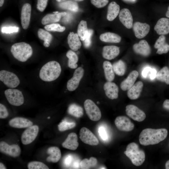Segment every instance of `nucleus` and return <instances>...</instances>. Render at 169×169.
<instances>
[{
  "label": "nucleus",
  "instance_id": "obj_1",
  "mask_svg": "<svg viewBox=\"0 0 169 169\" xmlns=\"http://www.w3.org/2000/svg\"><path fill=\"white\" fill-rule=\"evenodd\" d=\"M167 134V130L165 128H146L139 135V142L144 146L157 144L165 139Z\"/></svg>",
  "mask_w": 169,
  "mask_h": 169
},
{
  "label": "nucleus",
  "instance_id": "obj_2",
  "mask_svg": "<svg viewBox=\"0 0 169 169\" xmlns=\"http://www.w3.org/2000/svg\"><path fill=\"white\" fill-rule=\"evenodd\" d=\"M61 71V67L59 63L55 61H50L41 68L39 71V76L44 81L50 82L57 79Z\"/></svg>",
  "mask_w": 169,
  "mask_h": 169
},
{
  "label": "nucleus",
  "instance_id": "obj_3",
  "mask_svg": "<svg viewBox=\"0 0 169 169\" xmlns=\"http://www.w3.org/2000/svg\"><path fill=\"white\" fill-rule=\"evenodd\" d=\"M11 52L15 58L22 62L26 61L33 54L31 46L23 42L13 45L11 48Z\"/></svg>",
  "mask_w": 169,
  "mask_h": 169
},
{
  "label": "nucleus",
  "instance_id": "obj_4",
  "mask_svg": "<svg viewBox=\"0 0 169 169\" xmlns=\"http://www.w3.org/2000/svg\"><path fill=\"white\" fill-rule=\"evenodd\" d=\"M124 153L131 160L133 164L136 166L141 165L145 160L144 152L140 149L138 145L135 142L131 143L127 146Z\"/></svg>",
  "mask_w": 169,
  "mask_h": 169
},
{
  "label": "nucleus",
  "instance_id": "obj_5",
  "mask_svg": "<svg viewBox=\"0 0 169 169\" xmlns=\"http://www.w3.org/2000/svg\"><path fill=\"white\" fill-rule=\"evenodd\" d=\"M4 93L7 100L11 105L19 106L23 103L24 99L23 94L18 90L9 89L6 90Z\"/></svg>",
  "mask_w": 169,
  "mask_h": 169
},
{
  "label": "nucleus",
  "instance_id": "obj_6",
  "mask_svg": "<svg viewBox=\"0 0 169 169\" xmlns=\"http://www.w3.org/2000/svg\"><path fill=\"white\" fill-rule=\"evenodd\" d=\"M0 80L7 86L10 88H16L20 83V80L16 74L6 70L0 71Z\"/></svg>",
  "mask_w": 169,
  "mask_h": 169
},
{
  "label": "nucleus",
  "instance_id": "obj_7",
  "mask_svg": "<svg viewBox=\"0 0 169 169\" xmlns=\"http://www.w3.org/2000/svg\"><path fill=\"white\" fill-rule=\"evenodd\" d=\"M84 106L86 114L91 120L97 121L100 119V110L93 101L90 99L86 100L84 103Z\"/></svg>",
  "mask_w": 169,
  "mask_h": 169
},
{
  "label": "nucleus",
  "instance_id": "obj_8",
  "mask_svg": "<svg viewBox=\"0 0 169 169\" xmlns=\"http://www.w3.org/2000/svg\"><path fill=\"white\" fill-rule=\"evenodd\" d=\"M39 128L37 125H32L28 127L22 134L21 140L24 145H28L33 142L37 136Z\"/></svg>",
  "mask_w": 169,
  "mask_h": 169
},
{
  "label": "nucleus",
  "instance_id": "obj_9",
  "mask_svg": "<svg viewBox=\"0 0 169 169\" xmlns=\"http://www.w3.org/2000/svg\"><path fill=\"white\" fill-rule=\"evenodd\" d=\"M84 69L81 67H79L75 70L73 76L67 82V88L68 90L73 91L78 88L84 75Z\"/></svg>",
  "mask_w": 169,
  "mask_h": 169
},
{
  "label": "nucleus",
  "instance_id": "obj_10",
  "mask_svg": "<svg viewBox=\"0 0 169 169\" xmlns=\"http://www.w3.org/2000/svg\"><path fill=\"white\" fill-rule=\"evenodd\" d=\"M125 112L128 116L138 122L143 121L146 117V114L143 111L133 105H127L126 106Z\"/></svg>",
  "mask_w": 169,
  "mask_h": 169
},
{
  "label": "nucleus",
  "instance_id": "obj_11",
  "mask_svg": "<svg viewBox=\"0 0 169 169\" xmlns=\"http://www.w3.org/2000/svg\"><path fill=\"white\" fill-rule=\"evenodd\" d=\"M79 138L84 143L91 146H96L99 141L96 136L88 129L82 128L79 131Z\"/></svg>",
  "mask_w": 169,
  "mask_h": 169
},
{
  "label": "nucleus",
  "instance_id": "obj_12",
  "mask_svg": "<svg viewBox=\"0 0 169 169\" xmlns=\"http://www.w3.org/2000/svg\"><path fill=\"white\" fill-rule=\"evenodd\" d=\"M117 128L124 131H130L134 128V125L127 117L124 116L117 117L115 120Z\"/></svg>",
  "mask_w": 169,
  "mask_h": 169
},
{
  "label": "nucleus",
  "instance_id": "obj_13",
  "mask_svg": "<svg viewBox=\"0 0 169 169\" xmlns=\"http://www.w3.org/2000/svg\"><path fill=\"white\" fill-rule=\"evenodd\" d=\"M0 151L3 153L16 157L20 155L21 150L18 145H9L6 142L2 141L0 142Z\"/></svg>",
  "mask_w": 169,
  "mask_h": 169
},
{
  "label": "nucleus",
  "instance_id": "obj_14",
  "mask_svg": "<svg viewBox=\"0 0 169 169\" xmlns=\"http://www.w3.org/2000/svg\"><path fill=\"white\" fill-rule=\"evenodd\" d=\"M132 27L135 35L138 38L144 37L148 34L150 30V26L149 24L139 22L135 23Z\"/></svg>",
  "mask_w": 169,
  "mask_h": 169
},
{
  "label": "nucleus",
  "instance_id": "obj_15",
  "mask_svg": "<svg viewBox=\"0 0 169 169\" xmlns=\"http://www.w3.org/2000/svg\"><path fill=\"white\" fill-rule=\"evenodd\" d=\"M133 48L135 53L144 56H148L151 54L150 47L145 40H141L138 43L134 44Z\"/></svg>",
  "mask_w": 169,
  "mask_h": 169
},
{
  "label": "nucleus",
  "instance_id": "obj_16",
  "mask_svg": "<svg viewBox=\"0 0 169 169\" xmlns=\"http://www.w3.org/2000/svg\"><path fill=\"white\" fill-rule=\"evenodd\" d=\"M119 20L127 28L130 29L133 27V18L130 11L127 8H123L119 14Z\"/></svg>",
  "mask_w": 169,
  "mask_h": 169
},
{
  "label": "nucleus",
  "instance_id": "obj_17",
  "mask_svg": "<svg viewBox=\"0 0 169 169\" xmlns=\"http://www.w3.org/2000/svg\"><path fill=\"white\" fill-rule=\"evenodd\" d=\"M31 8L28 3L23 6L21 12V23L24 29H27L29 25L31 13Z\"/></svg>",
  "mask_w": 169,
  "mask_h": 169
},
{
  "label": "nucleus",
  "instance_id": "obj_18",
  "mask_svg": "<svg viewBox=\"0 0 169 169\" xmlns=\"http://www.w3.org/2000/svg\"><path fill=\"white\" fill-rule=\"evenodd\" d=\"M104 89L106 96L112 100L118 97L119 88L114 83L107 81L104 85Z\"/></svg>",
  "mask_w": 169,
  "mask_h": 169
},
{
  "label": "nucleus",
  "instance_id": "obj_19",
  "mask_svg": "<svg viewBox=\"0 0 169 169\" xmlns=\"http://www.w3.org/2000/svg\"><path fill=\"white\" fill-rule=\"evenodd\" d=\"M159 35H165L169 33V19L163 18L157 22L154 28Z\"/></svg>",
  "mask_w": 169,
  "mask_h": 169
},
{
  "label": "nucleus",
  "instance_id": "obj_20",
  "mask_svg": "<svg viewBox=\"0 0 169 169\" xmlns=\"http://www.w3.org/2000/svg\"><path fill=\"white\" fill-rule=\"evenodd\" d=\"M138 75L139 73L137 71H131L127 77L120 83L121 89L123 91L129 90L134 84Z\"/></svg>",
  "mask_w": 169,
  "mask_h": 169
},
{
  "label": "nucleus",
  "instance_id": "obj_21",
  "mask_svg": "<svg viewBox=\"0 0 169 169\" xmlns=\"http://www.w3.org/2000/svg\"><path fill=\"white\" fill-rule=\"evenodd\" d=\"M120 52L119 48L117 46H105L103 48L102 56L105 59L111 60L118 56Z\"/></svg>",
  "mask_w": 169,
  "mask_h": 169
},
{
  "label": "nucleus",
  "instance_id": "obj_22",
  "mask_svg": "<svg viewBox=\"0 0 169 169\" xmlns=\"http://www.w3.org/2000/svg\"><path fill=\"white\" fill-rule=\"evenodd\" d=\"M11 126L18 128L28 127L33 125L29 120L23 117H15L11 120L9 122Z\"/></svg>",
  "mask_w": 169,
  "mask_h": 169
},
{
  "label": "nucleus",
  "instance_id": "obj_23",
  "mask_svg": "<svg viewBox=\"0 0 169 169\" xmlns=\"http://www.w3.org/2000/svg\"><path fill=\"white\" fill-rule=\"evenodd\" d=\"M78 137L75 133H71L68 135L65 141L62 144L63 147L72 150H75L79 146Z\"/></svg>",
  "mask_w": 169,
  "mask_h": 169
},
{
  "label": "nucleus",
  "instance_id": "obj_24",
  "mask_svg": "<svg viewBox=\"0 0 169 169\" xmlns=\"http://www.w3.org/2000/svg\"><path fill=\"white\" fill-rule=\"evenodd\" d=\"M143 86V84L141 81H138L127 92L128 98L132 100L138 99L140 95Z\"/></svg>",
  "mask_w": 169,
  "mask_h": 169
},
{
  "label": "nucleus",
  "instance_id": "obj_25",
  "mask_svg": "<svg viewBox=\"0 0 169 169\" xmlns=\"http://www.w3.org/2000/svg\"><path fill=\"white\" fill-rule=\"evenodd\" d=\"M154 48L157 49L156 53L159 54L167 53L169 51V45L166 42L164 35H161L156 40Z\"/></svg>",
  "mask_w": 169,
  "mask_h": 169
},
{
  "label": "nucleus",
  "instance_id": "obj_26",
  "mask_svg": "<svg viewBox=\"0 0 169 169\" xmlns=\"http://www.w3.org/2000/svg\"><path fill=\"white\" fill-rule=\"evenodd\" d=\"M54 14H49L44 16L42 19L41 23L44 25L48 23H55L59 21L62 17L66 15L67 13L65 12L59 13L54 12Z\"/></svg>",
  "mask_w": 169,
  "mask_h": 169
},
{
  "label": "nucleus",
  "instance_id": "obj_27",
  "mask_svg": "<svg viewBox=\"0 0 169 169\" xmlns=\"http://www.w3.org/2000/svg\"><path fill=\"white\" fill-rule=\"evenodd\" d=\"M77 33L70 32L68 37V43L70 48L72 50L76 51L79 49L81 44Z\"/></svg>",
  "mask_w": 169,
  "mask_h": 169
},
{
  "label": "nucleus",
  "instance_id": "obj_28",
  "mask_svg": "<svg viewBox=\"0 0 169 169\" xmlns=\"http://www.w3.org/2000/svg\"><path fill=\"white\" fill-rule=\"evenodd\" d=\"M47 153L49 156L47 158L48 162L53 163L57 162L61 157V152L59 148L56 146L49 147L47 150Z\"/></svg>",
  "mask_w": 169,
  "mask_h": 169
},
{
  "label": "nucleus",
  "instance_id": "obj_29",
  "mask_svg": "<svg viewBox=\"0 0 169 169\" xmlns=\"http://www.w3.org/2000/svg\"><path fill=\"white\" fill-rule=\"evenodd\" d=\"M120 6L115 2H112L108 7L107 19L109 21L114 20L119 13Z\"/></svg>",
  "mask_w": 169,
  "mask_h": 169
},
{
  "label": "nucleus",
  "instance_id": "obj_30",
  "mask_svg": "<svg viewBox=\"0 0 169 169\" xmlns=\"http://www.w3.org/2000/svg\"><path fill=\"white\" fill-rule=\"evenodd\" d=\"M100 38L102 41L110 43H119L121 40L120 36L111 32H106L101 34Z\"/></svg>",
  "mask_w": 169,
  "mask_h": 169
},
{
  "label": "nucleus",
  "instance_id": "obj_31",
  "mask_svg": "<svg viewBox=\"0 0 169 169\" xmlns=\"http://www.w3.org/2000/svg\"><path fill=\"white\" fill-rule=\"evenodd\" d=\"M103 67L106 79L108 81L112 82L115 76L112 65L110 62L105 61L103 62Z\"/></svg>",
  "mask_w": 169,
  "mask_h": 169
},
{
  "label": "nucleus",
  "instance_id": "obj_32",
  "mask_svg": "<svg viewBox=\"0 0 169 169\" xmlns=\"http://www.w3.org/2000/svg\"><path fill=\"white\" fill-rule=\"evenodd\" d=\"M38 38L44 41V46L45 47H49L52 39V35L49 32L42 28H39L38 30Z\"/></svg>",
  "mask_w": 169,
  "mask_h": 169
},
{
  "label": "nucleus",
  "instance_id": "obj_33",
  "mask_svg": "<svg viewBox=\"0 0 169 169\" xmlns=\"http://www.w3.org/2000/svg\"><path fill=\"white\" fill-rule=\"evenodd\" d=\"M89 32L87 23L86 21L82 20L79 23L77 28V34L81 40L84 41Z\"/></svg>",
  "mask_w": 169,
  "mask_h": 169
},
{
  "label": "nucleus",
  "instance_id": "obj_34",
  "mask_svg": "<svg viewBox=\"0 0 169 169\" xmlns=\"http://www.w3.org/2000/svg\"><path fill=\"white\" fill-rule=\"evenodd\" d=\"M68 113L77 118H80L83 115V110L80 106L74 103L69 105L68 109Z\"/></svg>",
  "mask_w": 169,
  "mask_h": 169
},
{
  "label": "nucleus",
  "instance_id": "obj_35",
  "mask_svg": "<svg viewBox=\"0 0 169 169\" xmlns=\"http://www.w3.org/2000/svg\"><path fill=\"white\" fill-rule=\"evenodd\" d=\"M156 79L167 84H169V69L166 66H165L157 73Z\"/></svg>",
  "mask_w": 169,
  "mask_h": 169
},
{
  "label": "nucleus",
  "instance_id": "obj_36",
  "mask_svg": "<svg viewBox=\"0 0 169 169\" xmlns=\"http://www.w3.org/2000/svg\"><path fill=\"white\" fill-rule=\"evenodd\" d=\"M66 56L69 59L68 67L71 69L76 68L78 66L77 63L78 61V57L76 54L73 51L69 50L66 53Z\"/></svg>",
  "mask_w": 169,
  "mask_h": 169
},
{
  "label": "nucleus",
  "instance_id": "obj_37",
  "mask_svg": "<svg viewBox=\"0 0 169 169\" xmlns=\"http://www.w3.org/2000/svg\"><path fill=\"white\" fill-rule=\"evenodd\" d=\"M112 66L114 73L120 76L124 74L126 69V65L123 61L120 60L114 63Z\"/></svg>",
  "mask_w": 169,
  "mask_h": 169
},
{
  "label": "nucleus",
  "instance_id": "obj_38",
  "mask_svg": "<svg viewBox=\"0 0 169 169\" xmlns=\"http://www.w3.org/2000/svg\"><path fill=\"white\" fill-rule=\"evenodd\" d=\"M59 6L62 8L74 12H76L79 10L78 3L72 0H68L62 2L59 4Z\"/></svg>",
  "mask_w": 169,
  "mask_h": 169
},
{
  "label": "nucleus",
  "instance_id": "obj_39",
  "mask_svg": "<svg viewBox=\"0 0 169 169\" xmlns=\"http://www.w3.org/2000/svg\"><path fill=\"white\" fill-rule=\"evenodd\" d=\"M97 160L94 157H91L90 159L85 158L80 162V168L83 169H89L95 166L97 164Z\"/></svg>",
  "mask_w": 169,
  "mask_h": 169
},
{
  "label": "nucleus",
  "instance_id": "obj_40",
  "mask_svg": "<svg viewBox=\"0 0 169 169\" xmlns=\"http://www.w3.org/2000/svg\"><path fill=\"white\" fill-rule=\"evenodd\" d=\"M75 126L76 123L74 122H69L64 120L59 124L58 128L60 131H63L72 129Z\"/></svg>",
  "mask_w": 169,
  "mask_h": 169
},
{
  "label": "nucleus",
  "instance_id": "obj_41",
  "mask_svg": "<svg viewBox=\"0 0 169 169\" xmlns=\"http://www.w3.org/2000/svg\"><path fill=\"white\" fill-rule=\"evenodd\" d=\"M44 28L48 31L60 32H63L65 29V28L64 27L61 26L58 23H52L46 25L45 26Z\"/></svg>",
  "mask_w": 169,
  "mask_h": 169
},
{
  "label": "nucleus",
  "instance_id": "obj_42",
  "mask_svg": "<svg viewBox=\"0 0 169 169\" xmlns=\"http://www.w3.org/2000/svg\"><path fill=\"white\" fill-rule=\"evenodd\" d=\"M29 169H48V167L44 163L38 161L29 162L28 165Z\"/></svg>",
  "mask_w": 169,
  "mask_h": 169
},
{
  "label": "nucleus",
  "instance_id": "obj_43",
  "mask_svg": "<svg viewBox=\"0 0 169 169\" xmlns=\"http://www.w3.org/2000/svg\"><path fill=\"white\" fill-rule=\"evenodd\" d=\"M91 3L97 8H103L108 3L109 0H90Z\"/></svg>",
  "mask_w": 169,
  "mask_h": 169
},
{
  "label": "nucleus",
  "instance_id": "obj_44",
  "mask_svg": "<svg viewBox=\"0 0 169 169\" xmlns=\"http://www.w3.org/2000/svg\"><path fill=\"white\" fill-rule=\"evenodd\" d=\"M19 30V28L14 26L3 27L1 28L2 32L6 33L17 32Z\"/></svg>",
  "mask_w": 169,
  "mask_h": 169
},
{
  "label": "nucleus",
  "instance_id": "obj_45",
  "mask_svg": "<svg viewBox=\"0 0 169 169\" xmlns=\"http://www.w3.org/2000/svg\"><path fill=\"white\" fill-rule=\"evenodd\" d=\"M48 0H38L37 5V9L41 12H43L45 9Z\"/></svg>",
  "mask_w": 169,
  "mask_h": 169
},
{
  "label": "nucleus",
  "instance_id": "obj_46",
  "mask_svg": "<svg viewBox=\"0 0 169 169\" xmlns=\"http://www.w3.org/2000/svg\"><path fill=\"white\" fill-rule=\"evenodd\" d=\"M93 33V30L91 29L89 30L88 34L84 40V45L86 48L89 47L91 44V38Z\"/></svg>",
  "mask_w": 169,
  "mask_h": 169
},
{
  "label": "nucleus",
  "instance_id": "obj_47",
  "mask_svg": "<svg viewBox=\"0 0 169 169\" xmlns=\"http://www.w3.org/2000/svg\"><path fill=\"white\" fill-rule=\"evenodd\" d=\"M8 115V113L5 106L1 103L0 104V118L4 119Z\"/></svg>",
  "mask_w": 169,
  "mask_h": 169
},
{
  "label": "nucleus",
  "instance_id": "obj_48",
  "mask_svg": "<svg viewBox=\"0 0 169 169\" xmlns=\"http://www.w3.org/2000/svg\"><path fill=\"white\" fill-rule=\"evenodd\" d=\"M98 132L100 136L103 140H106L107 139V133L105 128L103 127H100Z\"/></svg>",
  "mask_w": 169,
  "mask_h": 169
},
{
  "label": "nucleus",
  "instance_id": "obj_49",
  "mask_svg": "<svg viewBox=\"0 0 169 169\" xmlns=\"http://www.w3.org/2000/svg\"><path fill=\"white\" fill-rule=\"evenodd\" d=\"M73 157L71 155H68L66 156L64 159V165L66 166H69L72 161Z\"/></svg>",
  "mask_w": 169,
  "mask_h": 169
},
{
  "label": "nucleus",
  "instance_id": "obj_50",
  "mask_svg": "<svg viewBox=\"0 0 169 169\" xmlns=\"http://www.w3.org/2000/svg\"><path fill=\"white\" fill-rule=\"evenodd\" d=\"M151 68L147 67L144 68L142 72V75L144 78H146L148 76H149L151 70Z\"/></svg>",
  "mask_w": 169,
  "mask_h": 169
},
{
  "label": "nucleus",
  "instance_id": "obj_51",
  "mask_svg": "<svg viewBox=\"0 0 169 169\" xmlns=\"http://www.w3.org/2000/svg\"><path fill=\"white\" fill-rule=\"evenodd\" d=\"M156 70L155 69L152 68L149 76V78L151 80L154 79L156 78Z\"/></svg>",
  "mask_w": 169,
  "mask_h": 169
},
{
  "label": "nucleus",
  "instance_id": "obj_52",
  "mask_svg": "<svg viewBox=\"0 0 169 169\" xmlns=\"http://www.w3.org/2000/svg\"><path fill=\"white\" fill-rule=\"evenodd\" d=\"M163 107L165 109L169 110V100L166 99L163 102Z\"/></svg>",
  "mask_w": 169,
  "mask_h": 169
},
{
  "label": "nucleus",
  "instance_id": "obj_53",
  "mask_svg": "<svg viewBox=\"0 0 169 169\" xmlns=\"http://www.w3.org/2000/svg\"><path fill=\"white\" fill-rule=\"evenodd\" d=\"M80 162L78 160L75 161L73 164V168L75 169L79 168L80 167Z\"/></svg>",
  "mask_w": 169,
  "mask_h": 169
},
{
  "label": "nucleus",
  "instance_id": "obj_54",
  "mask_svg": "<svg viewBox=\"0 0 169 169\" xmlns=\"http://www.w3.org/2000/svg\"><path fill=\"white\" fill-rule=\"evenodd\" d=\"M165 168L166 169H169V160L167 161L166 163Z\"/></svg>",
  "mask_w": 169,
  "mask_h": 169
},
{
  "label": "nucleus",
  "instance_id": "obj_55",
  "mask_svg": "<svg viewBox=\"0 0 169 169\" xmlns=\"http://www.w3.org/2000/svg\"><path fill=\"white\" fill-rule=\"evenodd\" d=\"M0 169H6V168L4 165L2 163H0Z\"/></svg>",
  "mask_w": 169,
  "mask_h": 169
},
{
  "label": "nucleus",
  "instance_id": "obj_56",
  "mask_svg": "<svg viewBox=\"0 0 169 169\" xmlns=\"http://www.w3.org/2000/svg\"><path fill=\"white\" fill-rule=\"evenodd\" d=\"M166 17L169 18V6L168 7L167 11L166 13Z\"/></svg>",
  "mask_w": 169,
  "mask_h": 169
},
{
  "label": "nucleus",
  "instance_id": "obj_57",
  "mask_svg": "<svg viewBox=\"0 0 169 169\" xmlns=\"http://www.w3.org/2000/svg\"><path fill=\"white\" fill-rule=\"evenodd\" d=\"M4 0H0V6L2 7L4 3Z\"/></svg>",
  "mask_w": 169,
  "mask_h": 169
},
{
  "label": "nucleus",
  "instance_id": "obj_58",
  "mask_svg": "<svg viewBox=\"0 0 169 169\" xmlns=\"http://www.w3.org/2000/svg\"><path fill=\"white\" fill-rule=\"evenodd\" d=\"M74 0L75 1H82L84 0Z\"/></svg>",
  "mask_w": 169,
  "mask_h": 169
},
{
  "label": "nucleus",
  "instance_id": "obj_59",
  "mask_svg": "<svg viewBox=\"0 0 169 169\" xmlns=\"http://www.w3.org/2000/svg\"><path fill=\"white\" fill-rule=\"evenodd\" d=\"M57 2H59L61 1V0H56Z\"/></svg>",
  "mask_w": 169,
  "mask_h": 169
},
{
  "label": "nucleus",
  "instance_id": "obj_60",
  "mask_svg": "<svg viewBox=\"0 0 169 169\" xmlns=\"http://www.w3.org/2000/svg\"><path fill=\"white\" fill-rule=\"evenodd\" d=\"M127 0L130 1H136V0Z\"/></svg>",
  "mask_w": 169,
  "mask_h": 169
},
{
  "label": "nucleus",
  "instance_id": "obj_61",
  "mask_svg": "<svg viewBox=\"0 0 169 169\" xmlns=\"http://www.w3.org/2000/svg\"><path fill=\"white\" fill-rule=\"evenodd\" d=\"M97 104H99V102H97Z\"/></svg>",
  "mask_w": 169,
  "mask_h": 169
}]
</instances>
